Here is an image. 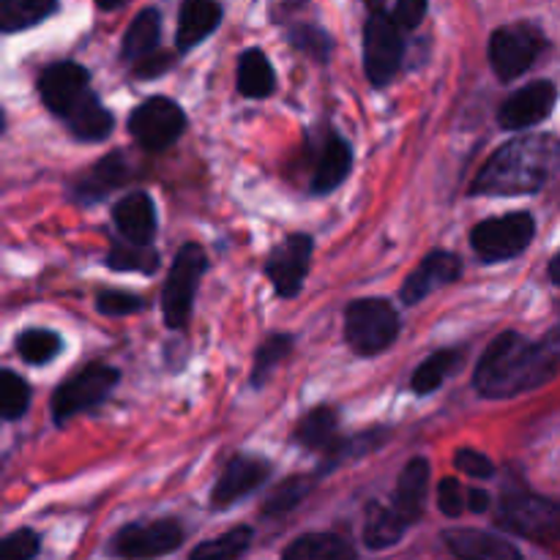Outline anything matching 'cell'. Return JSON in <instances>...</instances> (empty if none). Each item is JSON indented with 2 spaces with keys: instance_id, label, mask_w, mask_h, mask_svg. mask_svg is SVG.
I'll list each match as a JSON object with an SVG mask.
<instances>
[{
  "instance_id": "cell-11",
  "label": "cell",
  "mask_w": 560,
  "mask_h": 560,
  "mask_svg": "<svg viewBox=\"0 0 560 560\" xmlns=\"http://www.w3.org/2000/svg\"><path fill=\"white\" fill-rule=\"evenodd\" d=\"M312 249H315V241L306 233H293L282 244L273 246L266 260V277L271 279L279 299H295L304 290L312 266Z\"/></svg>"
},
{
  "instance_id": "cell-1",
  "label": "cell",
  "mask_w": 560,
  "mask_h": 560,
  "mask_svg": "<svg viewBox=\"0 0 560 560\" xmlns=\"http://www.w3.org/2000/svg\"><path fill=\"white\" fill-rule=\"evenodd\" d=\"M560 375V326L539 342L506 331L490 342L474 372V388L487 399H509L545 386Z\"/></svg>"
},
{
  "instance_id": "cell-36",
  "label": "cell",
  "mask_w": 560,
  "mask_h": 560,
  "mask_svg": "<svg viewBox=\"0 0 560 560\" xmlns=\"http://www.w3.org/2000/svg\"><path fill=\"white\" fill-rule=\"evenodd\" d=\"M252 545V528H246V525H238V528L228 530V534H222L219 539H211L206 541V545L195 547L191 550V558L195 560H233V558H241L246 550H249Z\"/></svg>"
},
{
  "instance_id": "cell-41",
  "label": "cell",
  "mask_w": 560,
  "mask_h": 560,
  "mask_svg": "<svg viewBox=\"0 0 560 560\" xmlns=\"http://www.w3.org/2000/svg\"><path fill=\"white\" fill-rule=\"evenodd\" d=\"M38 536L33 530H14L3 539V547H0V556L5 560H31L38 556Z\"/></svg>"
},
{
  "instance_id": "cell-38",
  "label": "cell",
  "mask_w": 560,
  "mask_h": 560,
  "mask_svg": "<svg viewBox=\"0 0 560 560\" xmlns=\"http://www.w3.org/2000/svg\"><path fill=\"white\" fill-rule=\"evenodd\" d=\"M288 42L290 47L299 49V52L310 55V58L315 60H328V55H331V36H328L323 27L317 25H310V22H301V25H293L288 31Z\"/></svg>"
},
{
  "instance_id": "cell-24",
  "label": "cell",
  "mask_w": 560,
  "mask_h": 560,
  "mask_svg": "<svg viewBox=\"0 0 560 560\" xmlns=\"http://www.w3.org/2000/svg\"><path fill=\"white\" fill-rule=\"evenodd\" d=\"M339 413L331 405H317L315 410L304 416L295 427V443L304 446L306 452H323L326 454L334 443L339 441Z\"/></svg>"
},
{
  "instance_id": "cell-5",
  "label": "cell",
  "mask_w": 560,
  "mask_h": 560,
  "mask_svg": "<svg viewBox=\"0 0 560 560\" xmlns=\"http://www.w3.org/2000/svg\"><path fill=\"white\" fill-rule=\"evenodd\" d=\"M120 381V372L109 364H88L85 370L66 377L52 394V419L55 424L63 427L66 421L74 419L77 413L93 410L102 405L109 394L115 392Z\"/></svg>"
},
{
  "instance_id": "cell-34",
  "label": "cell",
  "mask_w": 560,
  "mask_h": 560,
  "mask_svg": "<svg viewBox=\"0 0 560 560\" xmlns=\"http://www.w3.org/2000/svg\"><path fill=\"white\" fill-rule=\"evenodd\" d=\"M107 266L113 271H140L151 277L159 268V252L151 249V244H135L124 238L109 249Z\"/></svg>"
},
{
  "instance_id": "cell-15",
  "label": "cell",
  "mask_w": 560,
  "mask_h": 560,
  "mask_svg": "<svg viewBox=\"0 0 560 560\" xmlns=\"http://www.w3.org/2000/svg\"><path fill=\"white\" fill-rule=\"evenodd\" d=\"M271 474V465L262 457H252V454H235L228 459L222 468V476L213 485L211 506L213 509H230L233 503L244 501L246 495L262 487V481Z\"/></svg>"
},
{
  "instance_id": "cell-27",
  "label": "cell",
  "mask_w": 560,
  "mask_h": 560,
  "mask_svg": "<svg viewBox=\"0 0 560 560\" xmlns=\"http://www.w3.org/2000/svg\"><path fill=\"white\" fill-rule=\"evenodd\" d=\"M408 530V523L394 512V506H383V503H372L366 509L364 520V545L370 550H388L397 545Z\"/></svg>"
},
{
  "instance_id": "cell-13",
  "label": "cell",
  "mask_w": 560,
  "mask_h": 560,
  "mask_svg": "<svg viewBox=\"0 0 560 560\" xmlns=\"http://www.w3.org/2000/svg\"><path fill=\"white\" fill-rule=\"evenodd\" d=\"M91 93V71L74 60L47 66L38 77V96L44 107L58 118H66Z\"/></svg>"
},
{
  "instance_id": "cell-26",
  "label": "cell",
  "mask_w": 560,
  "mask_h": 560,
  "mask_svg": "<svg viewBox=\"0 0 560 560\" xmlns=\"http://www.w3.org/2000/svg\"><path fill=\"white\" fill-rule=\"evenodd\" d=\"M159 38H162V14L156 9H142L140 14L131 20L129 31L124 36V47H120V58L126 63L135 66L145 55L156 52Z\"/></svg>"
},
{
  "instance_id": "cell-22",
  "label": "cell",
  "mask_w": 560,
  "mask_h": 560,
  "mask_svg": "<svg viewBox=\"0 0 560 560\" xmlns=\"http://www.w3.org/2000/svg\"><path fill=\"white\" fill-rule=\"evenodd\" d=\"M427 487H430V463L424 457H416L405 465L397 481V495H394V512L410 525L421 517L427 503Z\"/></svg>"
},
{
  "instance_id": "cell-46",
  "label": "cell",
  "mask_w": 560,
  "mask_h": 560,
  "mask_svg": "<svg viewBox=\"0 0 560 560\" xmlns=\"http://www.w3.org/2000/svg\"><path fill=\"white\" fill-rule=\"evenodd\" d=\"M550 279L560 288V255L552 257V262H550Z\"/></svg>"
},
{
  "instance_id": "cell-20",
  "label": "cell",
  "mask_w": 560,
  "mask_h": 560,
  "mask_svg": "<svg viewBox=\"0 0 560 560\" xmlns=\"http://www.w3.org/2000/svg\"><path fill=\"white\" fill-rule=\"evenodd\" d=\"M126 180H129V164H126L124 153L113 151L107 153V156L98 159V162L77 180L74 197L80 202H98L113 189L124 186Z\"/></svg>"
},
{
  "instance_id": "cell-14",
  "label": "cell",
  "mask_w": 560,
  "mask_h": 560,
  "mask_svg": "<svg viewBox=\"0 0 560 560\" xmlns=\"http://www.w3.org/2000/svg\"><path fill=\"white\" fill-rule=\"evenodd\" d=\"M558 102V88L550 80H536L530 85L520 88L517 93L506 98L498 109V124L509 131L530 129L550 118Z\"/></svg>"
},
{
  "instance_id": "cell-44",
  "label": "cell",
  "mask_w": 560,
  "mask_h": 560,
  "mask_svg": "<svg viewBox=\"0 0 560 560\" xmlns=\"http://www.w3.org/2000/svg\"><path fill=\"white\" fill-rule=\"evenodd\" d=\"M427 3H430V0H397L394 16H397V22L405 31H413V27H419L421 20H424Z\"/></svg>"
},
{
  "instance_id": "cell-3",
  "label": "cell",
  "mask_w": 560,
  "mask_h": 560,
  "mask_svg": "<svg viewBox=\"0 0 560 560\" xmlns=\"http://www.w3.org/2000/svg\"><path fill=\"white\" fill-rule=\"evenodd\" d=\"M495 520L506 534L525 536L539 545L560 541V506L525 487H509L503 492Z\"/></svg>"
},
{
  "instance_id": "cell-42",
  "label": "cell",
  "mask_w": 560,
  "mask_h": 560,
  "mask_svg": "<svg viewBox=\"0 0 560 560\" xmlns=\"http://www.w3.org/2000/svg\"><path fill=\"white\" fill-rule=\"evenodd\" d=\"M438 506L446 517H459L468 509V492L463 490L457 479H443L438 485Z\"/></svg>"
},
{
  "instance_id": "cell-28",
  "label": "cell",
  "mask_w": 560,
  "mask_h": 560,
  "mask_svg": "<svg viewBox=\"0 0 560 560\" xmlns=\"http://www.w3.org/2000/svg\"><path fill=\"white\" fill-rule=\"evenodd\" d=\"M282 556L284 560H348L355 558V550L334 534H306L299 536Z\"/></svg>"
},
{
  "instance_id": "cell-47",
  "label": "cell",
  "mask_w": 560,
  "mask_h": 560,
  "mask_svg": "<svg viewBox=\"0 0 560 560\" xmlns=\"http://www.w3.org/2000/svg\"><path fill=\"white\" fill-rule=\"evenodd\" d=\"M126 3V0H96V5H98V9H118V5H124Z\"/></svg>"
},
{
  "instance_id": "cell-16",
  "label": "cell",
  "mask_w": 560,
  "mask_h": 560,
  "mask_svg": "<svg viewBox=\"0 0 560 560\" xmlns=\"http://www.w3.org/2000/svg\"><path fill=\"white\" fill-rule=\"evenodd\" d=\"M459 273H463V260H459L454 252L435 249L421 260V266L405 279L402 290H399V299L408 306L424 301L432 290L446 288V284L457 282Z\"/></svg>"
},
{
  "instance_id": "cell-8",
  "label": "cell",
  "mask_w": 560,
  "mask_h": 560,
  "mask_svg": "<svg viewBox=\"0 0 560 560\" xmlns=\"http://www.w3.org/2000/svg\"><path fill=\"white\" fill-rule=\"evenodd\" d=\"M536 235V222L528 211H514L506 217L485 219L470 233V246L481 262L514 260L530 246Z\"/></svg>"
},
{
  "instance_id": "cell-30",
  "label": "cell",
  "mask_w": 560,
  "mask_h": 560,
  "mask_svg": "<svg viewBox=\"0 0 560 560\" xmlns=\"http://www.w3.org/2000/svg\"><path fill=\"white\" fill-rule=\"evenodd\" d=\"M55 9L58 0H0V31H27L47 20Z\"/></svg>"
},
{
  "instance_id": "cell-43",
  "label": "cell",
  "mask_w": 560,
  "mask_h": 560,
  "mask_svg": "<svg viewBox=\"0 0 560 560\" xmlns=\"http://www.w3.org/2000/svg\"><path fill=\"white\" fill-rule=\"evenodd\" d=\"M173 63H175L173 52H151V55H145L142 60H137L135 77L137 80H153V77L164 74V71H167Z\"/></svg>"
},
{
  "instance_id": "cell-7",
  "label": "cell",
  "mask_w": 560,
  "mask_h": 560,
  "mask_svg": "<svg viewBox=\"0 0 560 560\" xmlns=\"http://www.w3.org/2000/svg\"><path fill=\"white\" fill-rule=\"evenodd\" d=\"M208 268L206 249L200 244H184L175 255L173 268L162 290V315L167 328H184L195 304L197 284Z\"/></svg>"
},
{
  "instance_id": "cell-6",
  "label": "cell",
  "mask_w": 560,
  "mask_h": 560,
  "mask_svg": "<svg viewBox=\"0 0 560 560\" xmlns=\"http://www.w3.org/2000/svg\"><path fill=\"white\" fill-rule=\"evenodd\" d=\"M405 27L397 16L375 9L364 25V71L375 88H386L402 66Z\"/></svg>"
},
{
  "instance_id": "cell-32",
  "label": "cell",
  "mask_w": 560,
  "mask_h": 560,
  "mask_svg": "<svg viewBox=\"0 0 560 560\" xmlns=\"http://www.w3.org/2000/svg\"><path fill=\"white\" fill-rule=\"evenodd\" d=\"M60 350H63V339L49 328H27L16 337V353L31 366L49 364L52 359H58Z\"/></svg>"
},
{
  "instance_id": "cell-4",
  "label": "cell",
  "mask_w": 560,
  "mask_h": 560,
  "mask_svg": "<svg viewBox=\"0 0 560 560\" xmlns=\"http://www.w3.org/2000/svg\"><path fill=\"white\" fill-rule=\"evenodd\" d=\"M399 337V317L386 299H359L345 310V342L355 355H377Z\"/></svg>"
},
{
  "instance_id": "cell-21",
  "label": "cell",
  "mask_w": 560,
  "mask_h": 560,
  "mask_svg": "<svg viewBox=\"0 0 560 560\" xmlns=\"http://www.w3.org/2000/svg\"><path fill=\"white\" fill-rule=\"evenodd\" d=\"M222 22V5L217 0H184L178 14V44L180 52H189L200 42H206Z\"/></svg>"
},
{
  "instance_id": "cell-40",
  "label": "cell",
  "mask_w": 560,
  "mask_h": 560,
  "mask_svg": "<svg viewBox=\"0 0 560 560\" xmlns=\"http://www.w3.org/2000/svg\"><path fill=\"white\" fill-rule=\"evenodd\" d=\"M454 468L459 474L470 476V479H492L495 476V465L487 454L476 452V448H457L454 454Z\"/></svg>"
},
{
  "instance_id": "cell-10",
  "label": "cell",
  "mask_w": 560,
  "mask_h": 560,
  "mask_svg": "<svg viewBox=\"0 0 560 560\" xmlns=\"http://www.w3.org/2000/svg\"><path fill=\"white\" fill-rule=\"evenodd\" d=\"M186 129V115L178 102L167 96H151L129 115V135L145 151H167L180 140Z\"/></svg>"
},
{
  "instance_id": "cell-45",
  "label": "cell",
  "mask_w": 560,
  "mask_h": 560,
  "mask_svg": "<svg viewBox=\"0 0 560 560\" xmlns=\"http://www.w3.org/2000/svg\"><path fill=\"white\" fill-rule=\"evenodd\" d=\"M468 509L474 514H485L487 509H490V492L479 490V487H476V490H468Z\"/></svg>"
},
{
  "instance_id": "cell-18",
  "label": "cell",
  "mask_w": 560,
  "mask_h": 560,
  "mask_svg": "<svg viewBox=\"0 0 560 560\" xmlns=\"http://www.w3.org/2000/svg\"><path fill=\"white\" fill-rule=\"evenodd\" d=\"M113 222L120 238L135 241V244H151L153 235H156V206H153L151 195L131 191L124 200L115 202Z\"/></svg>"
},
{
  "instance_id": "cell-39",
  "label": "cell",
  "mask_w": 560,
  "mask_h": 560,
  "mask_svg": "<svg viewBox=\"0 0 560 560\" xmlns=\"http://www.w3.org/2000/svg\"><path fill=\"white\" fill-rule=\"evenodd\" d=\"M96 310L107 317L137 315V312L145 310V299L126 293V290H102L96 299Z\"/></svg>"
},
{
  "instance_id": "cell-29",
  "label": "cell",
  "mask_w": 560,
  "mask_h": 560,
  "mask_svg": "<svg viewBox=\"0 0 560 560\" xmlns=\"http://www.w3.org/2000/svg\"><path fill=\"white\" fill-rule=\"evenodd\" d=\"M386 438H388L386 430H366V432H361V435H353V438H339V441L328 448L326 463H323L315 474L323 479V476L331 474V470L339 468V465L375 452L381 443H386Z\"/></svg>"
},
{
  "instance_id": "cell-2",
  "label": "cell",
  "mask_w": 560,
  "mask_h": 560,
  "mask_svg": "<svg viewBox=\"0 0 560 560\" xmlns=\"http://www.w3.org/2000/svg\"><path fill=\"white\" fill-rule=\"evenodd\" d=\"M560 164V140L552 135H525L498 148L479 175L470 191L487 197H517L534 195L556 175Z\"/></svg>"
},
{
  "instance_id": "cell-25",
  "label": "cell",
  "mask_w": 560,
  "mask_h": 560,
  "mask_svg": "<svg viewBox=\"0 0 560 560\" xmlns=\"http://www.w3.org/2000/svg\"><path fill=\"white\" fill-rule=\"evenodd\" d=\"M238 91L246 98H268L277 91V71L262 49L252 47L238 58Z\"/></svg>"
},
{
  "instance_id": "cell-35",
  "label": "cell",
  "mask_w": 560,
  "mask_h": 560,
  "mask_svg": "<svg viewBox=\"0 0 560 560\" xmlns=\"http://www.w3.org/2000/svg\"><path fill=\"white\" fill-rule=\"evenodd\" d=\"M290 350H293V337H290V334H271V337H268L255 353V366H252V386L260 388L262 383L273 375V370H277V366L288 359Z\"/></svg>"
},
{
  "instance_id": "cell-23",
  "label": "cell",
  "mask_w": 560,
  "mask_h": 560,
  "mask_svg": "<svg viewBox=\"0 0 560 560\" xmlns=\"http://www.w3.org/2000/svg\"><path fill=\"white\" fill-rule=\"evenodd\" d=\"M66 126H69L71 135L82 142H102L113 135L115 118L102 102H98L96 93H88L69 115H66Z\"/></svg>"
},
{
  "instance_id": "cell-9",
  "label": "cell",
  "mask_w": 560,
  "mask_h": 560,
  "mask_svg": "<svg viewBox=\"0 0 560 560\" xmlns=\"http://www.w3.org/2000/svg\"><path fill=\"white\" fill-rule=\"evenodd\" d=\"M545 49V33L534 22H514L490 36V66L498 80L512 82L530 69Z\"/></svg>"
},
{
  "instance_id": "cell-19",
  "label": "cell",
  "mask_w": 560,
  "mask_h": 560,
  "mask_svg": "<svg viewBox=\"0 0 560 560\" xmlns=\"http://www.w3.org/2000/svg\"><path fill=\"white\" fill-rule=\"evenodd\" d=\"M443 541L452 550V556L465 560H517L520 550L509 539L476 528L446 530Z\"/></svg>"
},
{
  "instance_id": "cell-33",
  "label": "cell",
  "mask_w": 560,
  "mask_h": 560,
  "mask_svg": "<svg viewBox=\"0 0 560 560\" xmlns=\"http://www.w3.org/2000/svg\"><path fill=\"white\" fill-rule=\"evenodd\" d=\"M317 479H320L317 474H312V476L299 474V476H290V479H284L282 485H279L277 490L266 498V503H262V514H266V517H279V514L293 512L299 503L306 501V495H310Z\"/></svg>"
},
{
  "instance_id": "cell-48",
  "label": "cell",
  "mask_w": 560,
  "mask_h": 560,
  "mask_svg": "<svg viewBox=\"0 0 560 560\" xmlns=\"http://www.w3.org/2000/svg\"><path fill=\"white\" fill-rule=\"evenodd\" d=\"M383 3H386V0H366V5H370V9H383Z\"/></svg>"
},
{
  "instance_id": "cell-37",
  "label": "cell",
  "mask_w": 560,
  "mask_h": 560,
  "mask_svg": "<svg viewBox=\"0 0 560 560\" xmlns=\"http://www.w3.org/2000/svg\"><path fill=\"white\" fill-rule=\"evenodd\" d=\"M27 405H31V386H27L25 377L11 370L0 372V413H3V419H22L27 413Z\"/></svg>"
},
{
  "instance_id": "cell-12",
  "label": "cell",
  "mask_w": 560,
  "mask_h": 560,
  "mask_svg": "<svg viewBox=\"0 0 560 560\" xmlns=\"http://www.w3.org/2000/svg\"><path fill=\"white\" fill-rule=\"evenodd\" d=\"M184 539V525L173 517L156 523H131L115 534L113 552L118 558H159L178 550Z\"/></svg>"
},
{
  "instance_id": "cell-17",
  "label": "cell",
  "mask_w": 560,
  "mask_h": 560,
  "mask_svg": "<svg viewBox=\"0 0 560 560\" xmlns=\"http://www.w3.org/2000/svg\"><path fill=\"white\" fill-rule=\"evenodd\" d=\"M350 164H353V151L350 142L337 131H328L326 140L320 142V151L315 156V167H312L310 189L315 195H328L337 189L345 178L350 175Z\"/></svg>"
},
{
  "instance_id": "cell-31",
  "label": "cell",
  "mask_w": 560,
  "mask_h": 560,
  "mask_svg": "<svg viewBox=\"0 0 560 560\" xmlns=\"http://www.w3.org/2000/svg\"><path fill=\"white\" fill-rule=\"evenodd\" d=\"M459 359H463V353L454 348L438 350V353H432L430 359H424V364H421L419 370L413 372V377H410V388H413V394L427 397V394L438 392V388L443 386V381L457 370Z\"/></svg>"
}]
</instances>
